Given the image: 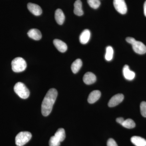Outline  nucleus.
<instances>
[{"label": "nucleus", "instance_id": "nucleus-2", "mask_svg": "<svg viewBox=\"0 0 146 146\" xmlns=\"http://www.w3.org/2000/svg\"><path fill=\"white\" fill-rule=\"evenodd\" d=\"M27 66L25 60L21 57H16L11 62L12 70L15 72H23L26 69Z\"/></svg>", "mask_w": 146, "mask_h": 146}, {"label": "nucleus", "instance_id": "nucleus-6", "mask_svg": "<svg viewBox=\"0 0 146 146\" xmlns=\"http://www.w3.org/2000/svg\"><path fill=\"white\" fill-rule=\"evenodd\" d=\"M131 45L133 50L136 53L140 54L146 53V46L142 42L136 40Z\"/></svg>", "mask_w": 146, "mask_h": 146}, {"label": "nucleus", "instance_id": "nucleus-26", "mask_svg": "<svg viewBox=\"0 0 146 146\" xmlns=\"http://www.w3.org/2000/svg\"><path fill=\"white\" fill-rule=\"evenodd\" d=\"M126 40L127 42H128V43H129V44H132L136 41V39H134L133 37H127L126 38Z\"/></svg>", "mask_w": 146, "mask_h": 146}, {"label": "nucleus", "instance_id": "nucleus-21", "mask_svg": "<svg viewBox=\"0 0 146 146\" xmlns=\"http://www.w3.org/2000/svg\"><path fill=\"white\" fill-rule=\"evenodd\" d=\"M122 125L126 128L132 129L135 127L136 124L133 120L128 119L125 120Z\"/></svg>", "mask_w": 146, "mask_h": 146}, {"label": "nucleus", "instance_id": "nucleus-19", "mask_svg": "<svg viewBox=\"0 0 146 146\" xmlns=\"http://www.w3.org/2000/svg\"><path fill=\"white\" fill-rule=\"evenodd\" d=\"M54 136L60 142H63L65 138V131L64 129H58L55 133Z\"/></svg>", "mask_w": 146, "mask_h": 146}, {"label": "nucleus", "instance_id": "nucleus-14", "mask_svg": "<svg viewBox=\"0 0 146 146\" xmlns=\"http://www.w3.org/2000/svg\"><path fill=\"white\" fill-rule=\"evenodd\" d=\"M29 37L35 40H39L42 38V35L41 32L36 29L30 30L27 33Z\"/></svg>", "mask_w": 146, "mask_h": 146}, {"label": "nucleus", "instance_id": "nucleus-7", "mask_svg": "<svg viewBox=\"0 0 146 146\" xmlns=\"http://www.w3.org/2000/svg\"><path fill=\"white\" fill-rule=\"evenodd\" d=\"M124 99V96L122 94L115 95L110 100L108 105L110 107H113L121 103Z\"/></svg>", "mask_w": 146, "mask_h": 146}, {"label": "nucleus", "instance_id": "nucleus-18", "mask_svg": "<svg viewBox=\"0 0 146 146\" xmlns=\"http://www.w3.org/2000/svg\"><path fill=\"white\" fill-rule=\"evenodd\" d=\"M82 63L81 59H77L75 60L71 66V70L74 74H76L80 70L82 66Z\"/></svg>", "mask_w": 146, "mask_h": 146}, {"label": "nucleus", "instance_id": "nucleus-25", "mask_svg": "<svg viewBox=\"0 0 146 146\" xmlns=\"http://www.w3.org/2000/svg\"><path fill=\"white\" fill-rule=\"evenodd\" d=\"M107 146H118L116 142L114 139L110 138L107 141Z\"/></svg>", "mask_w": 146, "mask_h": 146}, {"label": "nucleus", "instance_id": "nucleus-16", "mask_svg": "<svg viewBox=\"0 0 146 146\" xmlns=\"http://www.w3.org/2000/svg\"><path fill=\"white\" fill-rule=\"evenodd\" d=\"M74 12L75 14L78 16H82L83 15L84 12L82 9V3L80 0H76L74 4Z\"/></svg>", "mask_w": 146, "mask_h": 146}, {"label": "nucleus", "instance_id": "nucleus-8", "mask_svg": "<svg viewBox=\"0 0 146 146\" xmlns=\"http://www.w3.org/2000/svg\"><path fill=\"white\" fill-rule=\"evenodd\" d=\"M27 8L32 13L36 16H40L42 13V9L40 7L35 4L29 3Z\"/></svg>", "mask_w": 146, "mask_h": 146}, {"label": "nucleus", "instance_id": "nucleus-28", "mask_svg": "<svg viewBox=\"0 0 146 146\" xmlns=\"http://www.w3.org/2000/svg\"><path fill=\"white\" fill-rule=\"evenodd\" d=\"M144 14L146 17V1L144 5Z\"/></svg>", "mask_w": 146, "mask_h": 146}, {"label": "nucleus", "instance_id": "nucleus-3", "mask_svg": "<svg viewBox=\"0 0 146 146\" xmlns=\"http://www.w3.org/2000/svg\"><path fill=\"white\" fill-rule=\"evenodd\" d=\"M14 91L21 98L26 99L29 96V91L22 82H18L14 86Z\"/></svg>", "mask_w": 146, "mask_h": 146}, {"label": "nucleus", "instance_id": "nucleus-24", "mask_svg": "<svg viewBox=\"0 0 146 146\" xmlns=\"http://www.w3.org/2000/svg\"><path fill=\"white\" fill-rule=\"evenodd\" d=\"M141 115L144 117H146V102H143L140 105Z\"/></svg>", "mask_w": 146, "mask_h": 146}, {"label": "nucleus", "instance_id": "nucleus-4", "mask_svg": "<svg viewBox=\"0 0 146 146\" xmlns=\"http://www.w3.org/2000/svg\"><path fill=\"white\" fill-rule=\"evenodd\" d=\"M31 133L29 131L20 132L15 138L16 144L18 146H23L31 140Z\"/></svg>", "mask_w": 146, "mask_h": 146}, {"label": "nucleus", "instance_id": "nucleus-20", "mask_svg": "<svg viewBox=\"0 0 146 146\" xmlns=\"http://www.w3.org/2000/svg\"><path fill=\"white\" fill-rule=\"evenodd\" d=\"M114 51L112 47L108 46L106 48L105 59L107 61H110L113 58Z\"/></svg>", "mask_w": 146, "mask_h": 146}, {"label": "nucleus", "instance_id": "nucleus-17", "mask_svg": "<svg viewBox=\"0 0 146 146\" xmlns=\"http://www.w3.org/2000/svg\"><path fill=\"white\" fill-rule=\"evenodd\" d=\"M131 141L135 146H146V140L140 136H133L131 138Z\"/></svg>", "mask_w": 146, "mask_h": 146}, {"label": "nucleus", "instance_id": "nucleus-27", "mask_svg": "<svg viewBox=\"0 0 146 146\" xmlns=\"http://www.w3.org/2000/svg\"><path fill=\"white\" fill-rule=\"evenodd\" d=\"M125 120L122 117H119L117 118L116 119L117 122L119 123L121 125H122L124 121Z\"/></svg>", "mask_w": 146, "mask_h": 146}, {"label": "nucleus", "instance_id": "nucleus-9", "mask_svg": "<svg viewBox=\"0 0 146 146\" xmlns=\"http://www.w3.org/2000/svg\"><path fill=\"white\" fill-rule=\"evenodd\" d=\"M123 74L126 79L128 80H133L135 76V73L129 69L128 65L124 66L123 70Z\"/></svg>", "mask_w": 146, "mask_h": 146}, {"label": "nucleus", "instance_id": "nucleus-22", "mask_svg": "<svg viewBox=\"0 0 146 146\" xmlns=\"http://www.w3.org/2000/svg\"><path fill=\"white\" fill-rule=\"evenodd\" d=\"M87 2L91 8L97 9L101 4L100 0H87Z\"/></svg>", "mask_w": 146, "mask_h": 146}, {"label": "nucleus", "instance_id": "nucleus-23", "mask_svg": "<svg viewBox=\"0 0 146 146\" xmlns=\"http://www.w3.org/2000/svg\"><path fill=\"white\" fill-rule=\"evenodd\" d=\"M60 141L54 136L50 138L49 144L50 146H60Z\"/></svg>", "mask_w": 146, "mask_h": 146}, {"label": "nucleus", "instance_id": "nucleus-10", "mask_svg": "<svg viewBox=\"0 0 146 146\" xmlns=\"http://www.w3.org/2000/svg\"><path fill=\"white\" fill-rule=\"evenodd\" d=\"M84 82L86 84L89 85L94 83L96 81V77L94 74L91 72H88L83 76Z\"/></svg>", "mask_w": 146, "mask_h": 146}, {"label": "nucleus", "instance_id": "nucleus-11", "mask_svg": "<svg viewBox=\"0 0 146 146\" xmlns=\"http://www.w3.org/2000/svg\"><path fill=\"white\" fill-rule=\"evenodd\" d=\"M53 44L55 47L60 52H65L68 49L67 44L59 39H55L53 41Z\"/></svg>", "mask_w": 146, "mask_h": 146}, {"label": "nucleus", "instance_id": "nucleus-12", "mask_svg": "<svg viewBox=\"0 0 146 146\" xmlns=\"http://www.w3.org/2000/svg\"><path fill=\"white\" fill-rule=\"evenodd\" d=\"M101 93L98 90H95L92 91L89 94L88 98V102L89 103L94 104L97 102L100 98Z\"/></svg>", "mask_w": 146, "mask_h": 146}, {"label": "nucleus", "instance_id": "nucleus-13", "mask_svg": "<svg viewBox=\"0 0 146 146\" xmlns=\"http://www.w3.org/2000/svg\"><path fill=\"white\" fill-rule=\"evenodd\" d=\"M55 19L58 25H62L65 20V16L63 11L60 9H58L55 13Z\"/></svg>", "mask_w": 146, "mask_h": 146}, {"label": "nucleus", "instance_id": "nucleus-15", "mask_svg": "<svg viewBox=\"0 0 146 146\" xmlns=\"http://www.w3.org/2000/svg\"><path fill=\"white\" fill-rule=\"evenodd\" d=\"M91 36V33L88 29H85L82 31L80 36V42L82 44H85L89 42Z\"/></svg>", "mask_w": 146, "mask_h": 146}, {"label": "nucleus", "instance_id": "nucleus-5", "mask_svg": "<svg viewBox=\"0 0 146 146\" xmlns=\"http://www.w3.org/2000/svg\"><path fill=\"white\" fill-rule=\"evenodd\" d=\"M113 5L116 10L121 14H125L127 12V7L125 0H114Z\"/></svg>", "mask_w": 146, "mask_h": 146}, {"label": "nucleus", "instance_id": "nucleus-1", "mask_svg": "<svg viewBox=\"0 0 146 146\" xmlns=\"http://www.w3.org/2000/svg\"><path fill=\"white\" fill-rule=\"evenodd\" d=\"M57 95V91L56 89L52 88L48 91L42 102V113L43 116L46 117L50 115Z\"/></svg>", "mask_w": 146, "mask_h": 146}]
</instances>
